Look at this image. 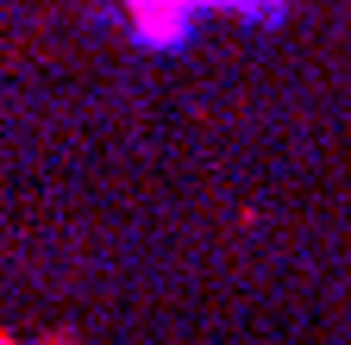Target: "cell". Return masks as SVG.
<instances>
[{"label":"cell","instance_id":"2","mask_svg":"<svg viewBox=\"0 0 351 345\" xmlns=\"http://www.w3.org/2000/svg\"><path fill=\"white\" fill-rule=\"evenodd\" d=\"M0 345H13V339H7V333H0Z\"/></svg>","mask_w":351,"mask_h":345},{"label":"cell","instance_id":"1","mask_svg":"<svg viewBox=\"0 0 351 345\" xmlns=\"http://www.w3.org/2000/svg\"><path fill=\"white\" fill-rule=\"evenodd\" d=\"M44 345H75V339L69 333H44Z\"/></svg>","mask_w":351,"mask_h":345}]
</instances>
